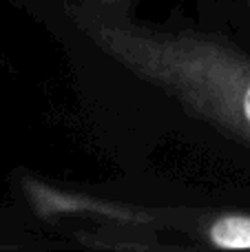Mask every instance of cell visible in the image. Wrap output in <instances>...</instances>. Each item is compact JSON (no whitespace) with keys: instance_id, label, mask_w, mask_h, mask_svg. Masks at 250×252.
Segmentation results:
<instances>
[{"instance_id":"cell-2","label":"cell","mask_w":250,"mask_h":252,"mask_svg":"<svg viewBox=\"0 0 250 252\" xmlns=\"http://www.w3.org/2000/svg\"><path fill=\"white\" fill-rule=\"evenodd\" d=\"M31 197L44 217L93 219L104 226L131 228L146 232H173L204 248L244 250L250 248V215L228 210L155 208V206L120 204L73 190L31 184Z\"/></svg>"},{"instance_id":"cell-1","label":"cell","mask_w":250,"mask_h":252,"mask_svg":"<svg viewBox=\"0 0 250 252\" xmlns=\"http://www.w3.org/2000/svg\"><path fill=\"white\" fill-rule=\"evenodd\" d=\"M71 25L111 62L250 148V56L215 33L157 29L91 4H66Z\"/></svg>"},{"instance_id":"cell-3","label":"cell","mask_w":250,"mask_h":252,"mask_svg":"<svg viewBox=\"0 0 250 252\" xmlns=\"http://www.w3.org/2000/svg\"><path fill=\"white\" fill-rule=\"evenodd\" d=\"M82 2L91 4V7L100 9V11H106V13H120V16H126L131 11L133 2L135 0H82Z\"/></svg>"}]
</instances>
